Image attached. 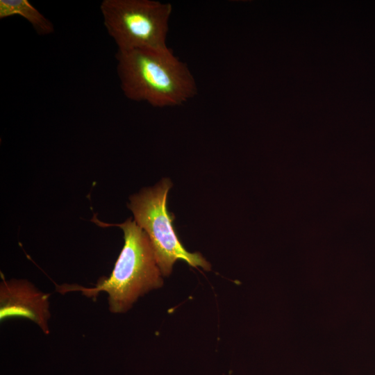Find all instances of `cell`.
Here are the masks:
<instances>
[{"mask_svg":"<svg viewBox=\"0 0 375 375\" xmlns=\"http://www.w3.org/2000/svg\"><path fill=\"white\" fill-rule=\"evenodd\" d=\"M115 58L121 89L132 101L174 107L197 94L190 69L169 47L117 50Z\"/></svg>","mask_w":375,"mask_h":375,"instance_id":"1","label":"cell"},{"mask_svg":"<svg viewBox=\"0 0 375 375\" xmlns=\"http://www.w3.org/2000/svg\"><path fill=\"white\" fill-rule=\"evenodd\" d=\"M124 244L108 278H101L93 288L63 284L57 286L60 293L80 291L95 299L100 292L108 294L109 310L122 313L138 299L150 290L160 288L163 281L150 240L145 231L130 219L120 224Z\"/></svg>","mask_w":375,"mask_h":375,"instance_id":"2","label":"cell"},{"mask_svg":"<svg viewBox=\"0 0 375 375\" xmlns=\"http://www.w3.org/2000/svg\"><path fill=\"white\" fill-rule=\"evenodd\" d=\"M170 3L155 0H103L104 26L117 50L167 47Z\"/></svg>","mask_w":375,"mask_h":375,"instance_id":"3","label":"cell"},{"mask_svg":"<svg viewBox=\"0 0 375 375\" xmlns=\"http://www.w3.org/2000/svg\"><path fill=\"white\" fill-rule=\"evenodd\" d=\"M171 186V181L163 178L155 187L144 189L132 196L128 207L135 222L148 235L162 276L171 274L178 260L208 271L210 263L199 253L188 252L178 238L172 224L174 217L167 208V197Z\"/></svg>","mask_w":375,"mask_h":375,"instance_id":"4","label":"cell"},{"mask_svg":"<svg viewBox=\"0 0 375 375\" xmlns=\"http://www.w3.org/2000/svg\"><path fill=\"white\" fill-rule=\"evenodd\" d=\"M50 294L40 291L24 279L6 281L0 283V319L23 317L35 322L45 334L49 333Z\"/></svg>","mask_w":375,"mask_h":375,"instance_id":"5","label":"cell"},{"mask_svg":"<svg viewBox=\"0 0 375 375\" xmlns=\"http://www.w3.org/2000/svg\"><path fill=\"white\" fill-rule=\"evenodd\" d=\"M20 16L27 20L40 35L53 33L52 22L28 0H0V19Z\"/></svg>","mask_w":375,"mask_h":375,"instance_id":"6","label":"cell"}]
</instances>
